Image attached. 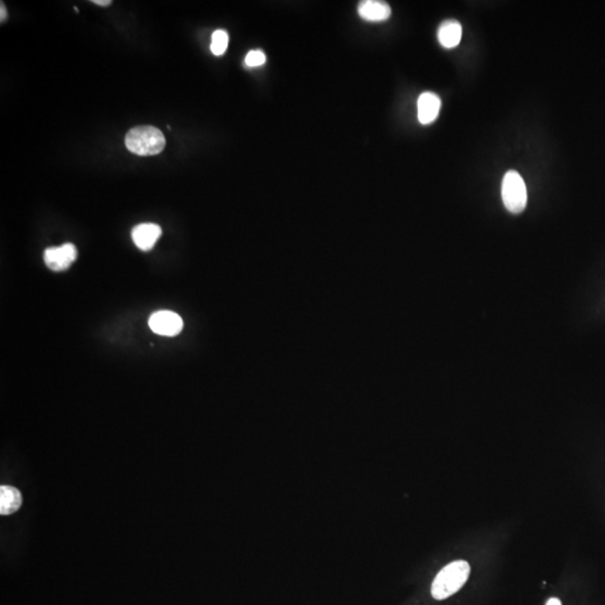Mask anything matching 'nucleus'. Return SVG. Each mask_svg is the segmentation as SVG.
<instances>
[{
  "label": "nucleus",
  "mask_w": 605,
  "mask_h": 605,
  "mask_svg": "<svg viewBox=\"0 0 605 605\" xmlns=\"http://www.w3.org/2000/svg\"><path fill=\"white\" fill-rule=\"evenodd\" d=\"M470 572V565L465 561H453L444 567L433 582V597L435 600H445L455 594L468 580Z\"/></svg>",
  "instance_id": "nucleus-1"
},
{
  "label": "nucleus",
  "mask_w": 605,
  "mask_h": 605,
  "mask_svg": "<svg viewBox=\"0 0 605 605\" xmlns=\"http://www.w3.org/2000/svg\"><path fill=\"white\" fill-rule=\"evenodd\" d=\"M128 151L139 156H154L165 148L166 139L158 128L153 126H138L126 135Z\"/></svg>",
  "instance_id": "nucleus-2"
},
{
  "label": "nucleus",
  "mask_w": 605,
  "mask_h": 605,
  "mask_svg": "<svg viewBox=\"0 0 605 605\" xmlns=\"http://www.w3.org/2000/svg\"><path fill=\"white\" fill-rule=\"evenodd\" d=\"M504 207L514 215H519L527 205V187L518 172H507L501 186Z\"/></svg>",
  "instance_id": "nucleus-3"
},
{
  "label": "nucleus",
  "mask_w": 605,
  "mask_h": 605,
  "mask_svg": "<svg viewBox=\"0 0 605 605\" xmlns=\"http://www.w3.org/2000/svg\"><path fill=\"white\" fill-rule=\"evenodd\" d=\"M148 324L153 332L163 336H177L184 326L183 319L179 314L172 311L155 312L149 317Z\"/></svg>",
  "instance_id": "nucleus-4"
},
{
  "label": "nucleus",
  "mask_w": 605,
  "mask_h": 605,
  "mask_svg": "<svg viewBox=\"0 0 605 605\" xmlns=\"http://www.w3.org/2000/svg\"><path fill=\"white\" fill-rule=\"evenodd\" d=\"M77 250L75 245L65 243L60 247L47 248L44 262L53 272H63L77 260Z\"/></svg>",
  "instance_id": "nucleus-5"
},
{
  "label": "nucleus",
  "mask_w": 605,
  "mask_h": 605,
  "mask_svg": "<svg viewBox=\"0 0 605 605\" xmlns=\"http://www.w3.org/2000/svg\"><path fill=\"white\" fill-rule=\"evenodd\" d=\"M162 236V229L155 223H141L132 229V241L141 250L148 251L154 248Z\"/></svg>",
  "instance_id": "nucleus-6"
},
{
  "label": "nucleus",
  "mask_w": 605,
  "mask_h": 605,
  "mask_svg": "<svg viewBox=\"0 0 605 605\" xmlns=\"http://www.w3.org/2000/svg\"><path fill=\"white\" fill-rule=\"evenodd\" d=\"M417 109L419 122L423 125L432 124L440 115V96L433 92H424L417 101Z\"/></svg>",
  "instance_id": "nucleus-7"
},
{
  "label": "nucleus",
  "mask_w": 605,
  "mask_h": 605,
  "mask_svg": "<svg viewBox=\"0 0 605 605\" xmlns=\"http://www.w3.org/2000/svg\"><path fill=\"white\" fill-rule=\"evenodd\" d=\"M359 15L368 22H383L391 15L390 6L380 0L361 1L358 7Z\"/></svg>",
  "instance_id": "nucleus-8"
},
{
  "label": "nucleus",
  "mask_w": 605,
  "mask_h": 605,
  "mask_svg": "<svg viewBox=\"0 0 605 605\" xmlns=\"http://www.w3.org/2000/svg\"><path fill=\"white\" fill-rule=\"evenodd\" d=\"M438 37L444 49H454L462 39V25L457 20H445L438 28Z\"/></svg>",
  "instance_id": "nucleus-9"
},
{
  "label": "nucleus",
  "mask_w": 605,
  "mask_h": 605,
  "mask_svg": "<svg viewBox=\"0 0 605 605\" xmlns=\"http://www.w3.org/2000/svg\"><path fill=\"white\" fill-rule=\"evenodd\" d=\"M23 504L22 495L14 487H0V514L3 516L14 514Z\"/></svg>",
  "instance_id": "nucleus-10"
},
{
  "label": "nucleus",
  "mask_w": 605,
  "mask_h": 605,
  "mask_svg": "<svg viewBox=\"0 0 605 605\" xmlns=\"http://www.w3.org/2000/svg\"><path fill=\"white\" fill-rule=\"evenodd\" d=\"M229 35L226 30H217L215 33L212 34L211 41V52L215 56H222L223 53L226 52L228 49Z\"/></svg>",
  "instance_id": "nucleus-11"
},
{
  "label": "nucleus",
  "mask_w": 605,
  "mask_h": 605,
  "mask_svg": "<svg viewBox=\"0 0 605 605\" xmlns=\"http://www.w3.org/2000/svg\"><path fill=\"white\" fill-rule=\"evenodd\" d=\"M245 63L249 68H257V66L264 65L266 63V56H265V53L262 52V51H250V52L248 53L247 56H246Z\"/></svg>",
  "instance_id": "nucleus-12"
},
{
  "label": "nucleus",
  "mask_w": 605,
  "mask_h": 605,
  "mask_svg": "<svg viewBox=\"0 0 605 605\" xmlns=\"http://www.w3.org/2000/svg\"><path fill=\"white\" fill-rule=\"evenodd\" d=\"M92 3L98 6H109L111 5V0H92Z\"/></svg>",
  "instance_id": "nucleus-13"
},
{
  "label": "nucleus",
  "mask_w": 605,
  "mask_h": 605,
  "mask_svg": "<svg viewBox=\"0 0 605 605\" xmlns=\"http://www.w3.org/2000/svg\"><path fill=\"white\" fill-rule=\"evenodd\" d=\"M546 605H561V602L559 600V599H555V597H553V599H549V600H548V602L546 603Z\"/></svg>",
  "instance_id": "nucleus-14"
},
{
  "label": "nucleus",
  "mask_w": 605,
  "mask_h": 605,
  "mask_svg": "<svg viewBox=\"0 0 605 605\" xmlns=\"http://www.w3.org/2000/svg\"><path fill=\"white\" fill-rule=\"evenodd\" d=\"M1 22L6 20V17H7V11H6V7L4 6V4L1 3Z\"/></svg>",
  "instance_id": "nucleus-15"
}]
</instances>
